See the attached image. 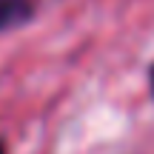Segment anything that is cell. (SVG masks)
Masks as SVG:
<instances>
[{
  "label": "cell",
  "mask_w": 154,
  "mask_h": 154,
  "mask_svg": "<svg viewBox=\"0 0 154 154\" xmlns=\"http://www.w3.org/2000/svg\"><path fill=\"white\" fill-rule=\"evenodd\" d=\"M151 86H154V72H151Z\"/></svg>",
  "instance_id": "3957f363"
},
{
  "label": "cell",
  "mask_w": 154,
  "mask_h": 154,
  "mask_svg": "<svg viewBox=\"0 0 154 154\" xmlns=\"http://www.w3.org/2000/svg\"><path fill=\"white\" fill-rule=\"evenodd\" d=\"M0 154H6V149H3V143H0Z\"/></svg>",
  "instance_id": "7a4b0ae2"
},
{
  "label": "cell",
  "mask_w": 154,
  "mask_h": 154,
  "mask_svg": "<svg viewBox=\"0 0 154 154\" xmlns=\"http://www.w3.org/2000/svg\"><path fill=\"white\" fill-rule=\"evenodd\" d=\"M34 11V0H0V32L26 23Z\"/></svg>",
  "instance_id": "6da1fadb"
}]
</instances>
